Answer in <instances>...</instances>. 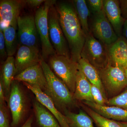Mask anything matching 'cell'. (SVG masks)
Returning <instances> with one entry per match:
<instances>
[{"mask_svg":"<svg viewBox=\"0 0 127 127\" xmlns=\"http://www.w3.org/2000/svg\"><path fill=\"white\" fill-rule=\"evenodd\" d=\"M62 30L68 43L71 58L78 63L81 58L86 36L72 3L60 2L56 6Z\"/></svg>","mask_w":127,"mask_h":127,"instance_id":"obj_1","label":"cell"},{"mask_svg":"<svg viewBox=\"0 0 127 127\" xmlns=\"http://www.w3.org/2000/svg\"><path fill=\"white\" fill-rule=\"evenodd\" d=\"M40 63L47 82L46 94L52 99L57 108L72 106L75 100L66 85L55 75L45 61L41 58Z\"/></svg>","mask_w":127,"mask_h":127,"instance_id":"obj_2","label":"cell"},{"mask_svg":"<svg viewBox=\"0 0 127 127\" xmlns=\"http://www.w3.org/2000/svg\"><path fill=\"white\" fill-rule=\"evenodd\" d=\"M48 64L55 75L66 85L73 95L79 69L78 63L71 58L56 54L50 57Z\"/></svg>","mask_w":127,"mask_h":127,"instance_id":"obj_3","label":"cell"},{"mask_svg":"<svg viewBox=\"0 0 127 127\" xmlns=\"http://www.w3.org/2000/svg\"><path fill=\"white\" fill-rule=\"evenodd\" d=\"M56 2L55 0H46L37 10L34 16L38 35L40 40L42 59L45 61L56 54L50 42L48 32V15L50 8Z\"/></svg>","mask_w":127,"mask_h":127,"instance_id":"obj_4","label":"cell"},{"mask_svg":"<svg viewBox=\"0 0 127 127\" xmlns=\"http://www.w3.org/2000/svg\"><path fill=\"white\" fill-rule=\"evenodd\" d=\"M81 58L86 60L97 70L102 69L109 63L107 46L96 39L91 32L86 37Z\"/></svg>","mask_w":127,"mask_h":127,"instance_id":"obj_5","label":"cell"},{"mask_svg":"<svg viewBox=\"0 0 127 127\" xmlns=\"http://www.w3.org/2000/svg\"><path fill=\"white\" fill-rule=\"evenodd\" d=\"M48 19L49 38L56 53L71 58L69 46L61 27L58 13L55 5L50 8Z\"/></svg>","mask_w":127,"mask_h":127,"instance_id":"obj_6","label":"cell"},{"mask_svg":"<svg viewBox=\"0 0 127 127\" xmlns=\"http://www.w3.org/2000/svg\"><path fill=\"white\" fill-rule=\"evenodd\" d=\"M89 22L90 32L96 39L107 46L111 45L118 39L113 28L103 10L91 14Z\"/></svg>","mask_w":127,"mask_h":127,"instance_id":"obj_7","label":"cell"},{"mask_svg":"<svg viewBox=\"0 0 127 127\" xmlns=\"http://www.w3.org/2000/svg\"><path fill=\"white\" fill-rule=\"evenodd\" d=\"M98 70L102 83L110 93L116 94L127 87L125 70L118 64L109 62L104 68Z\"/></svg>","mask_w":127,"mask_h":127,"instance_id":"obj_8","label":"cell"},{"mask_svg":"<svg viewBox=\"0 0 127 127\" xmlns=\"http://www.w3.org/2000/svg\"><path fill=\"white\" fill-rule=\"evenodd\" d=\"M18 81L14 80L11 84V89L8 102L11 112V127H21L27 110L26 96Z\"/></svg>","mask_w":127,"mask_h":127,"instance_id":"obj_9","label":"cell"},{"mask_svg":"<svg viewBox=\"0 0 127 127\" xmlns=\"http://www.w3.org/2000/svg\"><path fill=\"white\" fill-rule=\"evenodd\" d=\"M18 42L20 46L38 48V35L34 16H20L17 22Z\"/></svg>","mask_w":127,"mask_h":127,"instance_id":"obj_10","label":"cell"},{"mask_svg":"<svg viewBox=\"0 0 127 127\" xmlns=\"http://www.w3.org/2000/svg\"><path fill=\"white\" fill-rule=\"evenodd\" d=\"M26 4V0H2L0 2V30L9 26L17 28V20L22 9Z\"/></svg>","mask_w":127,"mask_h":127,"instance_id":"obj_11","label":"cell"},{"mask_svg":"<svg viewBox=\"0 0 127 127\" xmlns=\"http://www.w3.org/2000/svg\"><path fill=\"white\" fill-rule=\"evenodd\" d=\"M41 59L39 48L26 46H19L15 59L16 75L28 67L40 63Z\"/></svg>","mask_w":127,"mask_h":127,"instance_id":"obj_12","label":"cell"},{"mask_svg":"<svg viewBox=\"0 0 127 127\" xmlns=\"http://www.w3.org/2000/svg\"><path fill=\"white\" fill-rule=\"evenodd\" d=\"M14 80L39 87L45 94L47 92V82L40 63L28 67L16 75Z\"/></svg>","mask_w":127,"mask_h":127,"instance_id":"obj_13","label":"cell"},{"mask_svg":"<svg viewBox=\"0 0 127 127\" xmlns=\"http://www.w3.org/2000/svg\"><path fill=\"white\" fill-rule=\"evenodd\" d=\"M26 86L34 93L36 98L41 104L46 108L58 121L62 127H70L67 119L58 111L52 99L41 90L39 87L23 82Z\"/></svg>","mask_w":127,"mask_h":127,"instance_id":"obj_14","label":"cell"},{"mask_svg":"<svg viewBox=\"0 0 127 127\" xmlns=\"http://www.w3.org/2000/svg\"><path fill=\"white\" fill-rule=\"evenodd\" d=\"M103 9L115 33L119 37L122 36L125 20L122 16L119 0H104Z\"/></svg>","mask_w":127,"mask_h":127,"instance_id":"obj_15","label":"cell"},{"mask_svg":"<svg viewBox=\"0 0 127 127\" xmlns=\"http://www.w3.org/2000/svg\"><path fill=\"white\" fill-rule=\"evenodd\" d=\"M109 62L117 64L125 70L127 67V41L122 36L107 46Z\"/></svg>","mask_w":127,"mask_h":127,"instance_id":"obj_16","label":"cell"},{"mask_svg":"<svg viewBox=\"0 0 127 127\" xmlns=\"http://www.w3.org/2000/svg\"><path fill=\"white\" fill-rule=\"evenodd\" d=\"M83 102L104 117L118 122H127V110L115 106H101L93 102L84 101Z\"/></svg>","mask_w":127,"mask_h":127,"instance_id":"obj_17","label":"cell"},{"mask_svg":"<svg viewBox=\"0 0 127 127\" xmlns=\"http://www.w3.org/2000/svg\"><path fill=\"white\" fill-rule=\"evenodd\" d=\"M15 59L13 56L7 57L1 66L0 83L3 87L6 100L9 99L12 83L16 74Z\"/></svg>","mask_w":127,"mask_h":127,"instance_id":"obj_18","label":"cell"},{"mask_svg":"<svg viewBox=\"0 0 127 127\" xmlns=\"http://www.w3.org/2000/svg\"><path fill=\"white\" fill-rule=\"evenodd\" d=\"M33 106L37 127H62L55 116L36 99Z\"/></svg>","mask_w":127,"mask_h":127,"instance_id":"obj_19","label":"cell"},{"mask_svg":"<svg viewBox=\"0 0 127 127\" xmlns=\"http://www.w3.org/2000/svg\"><path fill=\"white\" fill-rule=\"evenodd\" d=\"M91 85L92 84L85 76L79 66L75 92L73 95L74 99L94 102L91 94Z\"/></svg>","mask_w":127,"mask_h":127,"instance_id":"obj_20","label":"cell"},{"mask_svg":"<svg viewBox=\"0 0 127 127\" xmlns=\"http://www.w3.org/2000/svg\"><path fill=\"white\" fill-rule=\"evenodd\" d=\"M79 68L91 84L97 87L105 96L102 81L98 71L95 67L83 58L78 62Z\"/></svg>","mask_w":127,"mask_h":127,"instance_id":"obj_21","label":"cell"},{"mask_svg":"<svg viewBox=\"0 0 127 127\" xmlns=\"http://www.w3.org/2000/svg\"><path fill=\"white\" fill-rule=\"evenodd\" d=\"M72 2L82 29L86 37L91 32L89 27V20L91 15L86 0H74L72 1Z\"/></svg>","mask_w":127,"mask_h":127,"instance_id":"obj_22","label":"cell"},{"mask_svg":"<svg viewBox=\"0 0 127 127\" xmlns=\"http://www.w3.org/2000/svg\"><path fill=\"white\" fill-rule=\"evenodd\" d=\"M65 115L70 127H94L93 121L89 115L80 109L78 113L71 112L65 109Z\"/></svg>","mask_w":127,"mask_h":127,"instance_id":"obj_23","label":"cell"},{"mask_svg":"<svg viewBox=\"0 0 127 127\" xmlns=\"http://www.w3.org/2000/svg\"><path fill=\"white\" fill-rule=\"evenodd\" d=\"M16 29L14 27L9 26L2 31L8 57L13 56L18 50L19 42Z\"/></svg>","mask_w":127,"mask_h":127,"instance_id":"obj_24","label":"cell"},{"mask_svg":"<svg viewBox=\"0 0 127 127\" xmlns=\"http://www.w3.org/2000/svg\"><path fill=\"white\" fill-rule=\"evenodd\" d=\"M83 107L97 127H124L120 122L104 117L88 106Z\"/></svg>","mask_w":127,"mask_h":127,"instance_id":"obj_25","label":"cell"},{"mask_svg":"<svg viewBox=\"0 0 127 127\" xmlns=\"http://www.w3.org/2000/svg\"><path fill=\"white\" fill-rule=\"evenodd\" d=\"M107 103L127 110V87L122 93L108 100Z\"/></svg>","mask_w":127,"mask_h":127,"instance_id":"obj_26","label":"cell"},{"mask_svg":"<svg viewBox=\"0 0 127 127\" xmlns=\"http://www.w3.org/2000/svg\"><path fill=\"white\" fill-rule=\"evenodd\" d=\"M91 94L94 102L99 105L105 106L107 100H106L105 96L97 87L92 84L91 85Z\"/></svg>","mask_w":127,"mask_h":127,"instance_id":"obj_27","label":"cell"},{"mask_svg":"<svg viewBox=\"0 0 127 127\" xmlns=\"http://www.w3.org/2000/svg\"><path fill=\"white\" fill-rule=\"evenodd\" d=\"M0 127H11L5 103H0Z\"/></svg>","mask_w":127,"mask_h":127,"instance_id":"obj_28","label":"cell"},{"mask_svg":"<svg viewBox=\"0 0 127 127\" xmlns=\"http://www.w3.org/2000/svg\"><path fill=\"white\" fill-rule=\"evenodd\" d=\"M86 2L91 14L98 13L103 10V0H88Z\"/></svg>","mask_w":127,"mask_h":127,"instance_id":"obj_29","label":"cell"},{"mask_svg":"<svg viewBox=\"0 0 127 127\" xmlns=\"http://www.w3.org/2000/svg\"><path fill=\"white\" fill-rule=\"evenodd\" d=\"M0 56L1 58H7V56L6 47L4 34L2 31L0 30Z\"/></svg>","mask_w":127,"mask_h":127,"instance_id":"obj_30","label":"cell"},{"mask_svg":"<svg viewBox=\"0 0 127 127\" xmlns=\"http://www.w3.org/2000/svg\"><path fill=\"white\" fill-rule=\"evenodd\" d=\"M121 13L123 18L127 19V0H119Z\"/></svg>","mask_w":127,"mask_h":127,"instance_id":"obj_31","label":"cell"},{"mask_svg":"<svg viewBox=\"0 0 127 127\" xmlns=\"http://www.w3.org/2000/svg\"><path fill=\"white\" fill-rule=\"evenodd\" d=\"M46 0H26V4L32 7H36L40 6Z\"/></svg>","mask_w":127,"mask_h":127,"instance_id":"obj_32","label":"cell"},{"mask_svg":"<svg viewBox=\"0 0 127 127\" xmlns=\"http://www.w3.org/2000/svg\"><path fill=\"white\" fill-rule=\"evenodd\" d=\"M6 98L1 84L0 83V103H5Z\"/></svg>","mask_w":127,"mask_h":127,"instance_id":"obj_33","label":"cell"},{"mask_svg":"<svg viewBox=\"0 0 127 127\" xmlns=\"http://www.w3.org/2000/svg\"><path fill=\"white\" fill-rule=\"evenodd\" d=\"M33 120L34 118L32 116H31L21 127H32Z\"/></svg>","mask_w":127,"mask_h":127,"instance_id":"obj_34","label":"cell"},{"mask_svg":"<svg viewBox=\"0 0 127 127\" xmlns=\"http://www.w3.org/2000/svg\"><path fill=\"white\" fill-rule=\"evenodd\" d=\"M122 36L127 41V19L125 20L123 27Z\"/></svg>","mask_w":127,"mask_h":127,"instance_id":"obj_35","label":"cell"},{"mask_svg":"<svg viewBox=\"0 0 127 127\" xmlns=\"http://www.w3.org/2000/svg\"><path fill=\"white\" fill-rule=\"evenodd\" d=\"M120 122L124 127H127V122Z\"/></svg>","mask_w":127,"mask_h":127,"instance_id":"obj_36","label":"cell"},{"mask_svg":"<svg viewBox=\"0 0 127 127\" xmlns=\"http://www.w3.org/2000/svg\"><path fill=\"white\" fill-rule=\"evenodd\" d=\"M125 73H126V76H127V68H126V69H125Z\"/></svg>","mask_w":127,"mask_h":127,"instance_id":"obj_37","label":"cell"}]
</instances>
